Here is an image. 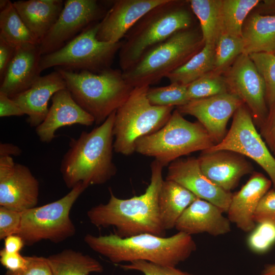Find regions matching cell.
<instances>
[{
    "instance_id": "33",
    "label": "cell",
    "mask_w": 275,
    "mask_h": 275,
    "mask_svg": "<svg viewBox=\"0 0 275 275\" xmlns=\"http://www.w3.org/2000/svg\"><path fill=\"white\" fill-rule=\"evenodd\" d=\"M187 86L174 82L164 87H149L147 97L153 105L179 107L189 101L187 96Z\"/></svg>"
},
{
    "instance_id": "32",
    "label": "cell",
    "mask_w": 275,
    "mask_h": 275,
    "mask_svg": "<svg viewBox=\"0 0 275 275\" xmlns=\"http://www.w3.org/2000/svg\"><path fill=\"white\" fill-rule=\"evenodd\" d=\"M242 38L222 34L215 45L214 67L212 73L223 75L236 58L244 52Z\"/></svg>"
},
{
    "instance_id": "48",
    "label": "cell",
    "mask_w": 275,
    "mask_h": 275,
    "mask_svg": "<svg viewBox=\"0 0 275 275\" xmlns=\"http://www.w3.org/2000/svg\"><path fill=\"white\" fill-rule=\"evenodd\" d=\"M271 53H272L273 54L275 55V47L274 48L273 50L272 51Z\"/></svg>"
},
{
    "instance_id": "18",
    "label": "cell",
    "mask_w": 275,
    "mask_h": 275,
    "mask_svg": "<svg viewBox=\"0 0 275 275\" xmlns=\"http://www.w3.org/2000/svg\"><path fill=\"white\" fill-rule=\"evenodd\" d=\"M203 173L212 183L230 192L240 179L253 172V167L241 155L227 151H203L197 158Z\"/></svg>"
},
{
    "instance_id": "37",
    "label": "cell",
    "mask_w": 275,
    "mask_h": 275,
    "mask_svg": "<svg viewBox=\"0 0 275 275\" xmlns=\"http://www.w3.org/2000/svg\"><path fill=\"white\" fill-rule=\"evenodd\" d=\"M125 270H136L144 275H193L183 271L174 266L159 265L143 260L130 262L128 264L120 265Z\"/></svg>"
},
{
    "instance_id": "3",
    "label": "cell",
    "mask_w": 275,
    "mask_h": 275,
    "mask_svg": "<svg viewBox=\"0 0 275 275\" xmlns=\"http://www.w3.org/2000/svg\"><path fill=\"white\" fill-rule=\"evenodd\" d=\"M89 248L114 263L143 260L176 267L188 259L197 248L191 235L181 232L168 237L143 233L127 238L115 234L84 238Z\"/></svg>"
},
{
    "instance_id": "49",
    "label": "cell",
    "mask_w": 275,
    "mask_h": 275,
    "mask_svg": "<svg viewBox=\"0 0 275 275\" xmlns=\"http://www.w3.org/2000/svg\"><path fill=\"white\" fill-rule=\"evenodd\" d=\"M274 154H275V151L274 152Z\"/></svg>"
},
{
    "instance_id": "5",
    "label": "cell",
    "mask_w": 275,
    "mask_h": 275,
    "mask_svg": "<svg viewBox=\"0 0 275 275\" xmlns=\"http://www.w3.org/2000/svg\"><path fill=\"white\" fill-rule=\"evenodd\" d=\"M75 101L100 125L127 100L133 89L122 71L111 68L99 73L56 68Z\"/></svg>"
},
{
    "instance_id": "21",
    "label": "cell",
    "mask_w": 275,
    "mask_h": 275,
    "mask_svg": "<svg viewBox=\"0 0 275 275\" xmlns=\"http://www.w3.org/2000/svg\"><path fill=\"white\" fill-rule=\"evenodd\" d=\"M270 179L254 172L241 189L232 194L227 211L231 223L244 232H251L256 226L254 216L259 202L269 190Z\"/></svg>"
},
{
    "instance_id": "35",
    "label": "cell",
    "mask_w": 275,
    "mask_h": 275,
    "mask_svg": "<svg viewBox=\"0 0 275 275\" xmlns=\"http://www.w3.org/2000/svg\"><path fill=\"white\" fill-rule=\"evenodd\" d=\"M249 56L264 81L269 110L275 104V55L270 52H258Z\"/></svg>"
},
{
    "instance_id": "36",
    "label": "cell",
    "mask_w": 275,
    "mask_h": 275,
    "mask_svg": "<svg viewBox=\"0 0 275 275\" xmlns=\"http://www.w3.org/2000/svg\"><path fill=\"white\" fill-rule=\"evenodd\" d=\"M275 243V225L269 222L257 224L247 239L249 248L253 252L262 254Z\"/></svg>"
},
{
    "instance_id": "26",
    "label": "cell",
    "mask_w": 275,
    "mask_h": 275,
    "mask_svg": "<svg viewBox=\"0 0 275 275\" xmlns=\"http://www.w3.org/2000/svg\"><path fill=\"white\" fill-rule=\"evenodd\" d=\"M198 198L179 183L163 180L158 198V207L161 223L166 231L175 228L184 210Z\"/></svg>"
},
{
    "instance_id": "39",
    "label": "cell",
    "mask_w": 275,
    "mask_h": 275,
    "mask_svg": "<svg viewBox=\"0 0 275 275\" xmlns=\"http://www.w3.org/2000/svg\"><path fill=\"white\" fill-rule=\"evenodd\" d=\"M256 224L269 222L275 225V190H269L262 198L255 211Z\"/></svg>"
},
{
    "instance_id": "14",
    "label": "cell",
    "mask_w": 275,
    "mask_h": 275,
    "mask_svg": "<svg viewBox=\"0 0 275 275\" xmlns=\"http://www.w3.org/2000/svg\"><path fill=\"white\" fill-rule=\"evenodd\" d=\"M39 190V182L28 167L11 156L0 157V206L20 212L35 207Z\"/></svg>"
},
{
    "instance_id": "28",
    "label": "cell",
    "mask_w": 275,
    "mask_h": 275,
    "mask_svg": "<svg viewBox=\"0 0 275 275\" xmlns=\"http://www.w3.org/2000/svg\"><path fill=\"white\" fill-rule=\"evenodd\" d=\"M260 2L259 0H221L218 37L226 34L242 38L244 22Z\"/></svg>"
},
{
    "instance_id": "16",
    "label": "cell",
    "mask_w": 275,
    "mask_h": 275,
    "mask_svg": "<svg viewBox=\"0 0 275 275\" xmlns=\"http://www.w3.org/2000/svg\"><path fill=\"white\" fill-rule=\"evenodd\" d=\"M166 180L181 185L198 198L210 202L223 212H227L232 194L212 183L203 173L198 158L178 159L168 167Z\"/></svg>"
},
{
    "instance_id": "42",
    "label": "cell",
    "mask_w": 275,
    "mask_h": 275,
    "mask_svg": "<svg viewBox=\"0 0 275 275\" xmlns=\"http://www.w3.org/2000/svg\"><path fill=\"white\" fill-rule=\"evenodd\" d=\"M261 134L269 148L275 151V104L269 109L267 119L260 128Z\"/></svg>"
},
{
    "instance_id": "40",
    "label": "cell",
    "mask_w": 275,
    "mask_h": 275,
    "mask_svg": "<svg viewBox=\"0 0 275 275\" xmlns=\"http://www.w3.org/2000/svg\"><path fill=\"white\" fill-rule=\"evenodd\" d=\"M26 267L16 271L7 270L5 275H52L47 257L37 256H26Z\"/></svg>"
},
{
    "instance_id": "45",
    "label": "cell",
    "mask_w": 275,
    "mask_h": 275,
    "mask_svg": "<svg viewBox=\"0 0 275 275\" xmlns=\"http://www.w3.org/2000/svg\"><path fill=\"white\" fill-rule=\"evenodd\" d=\"M24 245L22 239L17 234L9 236L4 239V249L8 253H19Z\"/></svg>"
},
{
    "instance_id": "7",
    "label": "cell",
    "mask_w": 275,
    "mask_h": 275,
    "mask_svg": "<svg viewBox=\"0 0 275 275\" xmlns=\"http://www.w3.org/2000/svg\"><path fill=\"white\" fill-rule=\"evenodd\" d=\"M214 145L199 122L187 120L175 109L160 129L137 140L135 152L154 157L164 167L182 156L206 150Z\"/></svg>"
},
{
    "instance_id": "24",
    "label": "cell",
    "mask_w": 275,
    "mask_h": 275,
    "mask_svg": "<svg viewBox=\"0 0 275 275\" xmlns=\"http://www.w3.org/2000/svg\"><path fill=\"white\" fill-rule=\"evenodd\" d=\"M13 5L40 43L58 19L64 2L62 0H28L14 2Z\"/></svg>"
},
{
    "instance_id": "41",
    "label": "cell",
    "mask_w": 275,
    "mask_h": 275,
    "mask_svg": "<svg viewBox=\"0 0 275 275\" xmlns=\"http://www.w3.org/2000/svg\"><path fill=\"white\" fill-rule=\"evenodd\" d=\"M0 262L7 270L16 271L26 267L28 259L19 253H8L3 249L0 251Z\"/></svg>"
},
{
    "instance_id": "4",
    "label": "cell",
    "mask_w": 275,
    "mask_h": 275,
    "mask_svg": "<svg viewBox=\"0 0 275 275\" xmlns=\"http://www.w3.org/2000/svg\"><path fill=\"white\" fill-rule=\"evenodd\" d=\"M188 1L167 0L145 14L128 32L119 51L122 71L133 66L153 46L180 30L194 26Z\"/></svg>"
},
{
    "instance_id": "8",
    "label": "cell",
    "mask_w": 275,
    "mask_h": 275,
    "mask_svg": "<svg viewBox=\"0 0 275 275\" xmlns=\"http://www.w3.org/2000/svg\"><path fill=\"white\" fill-rule=\"evenodd\" d=\"M149 88H134L127 100L116 112L114 149L118 153L128 156L135 152L137 140L160 129L174 111L173 106L151 104L147 97Z\"/></svg>"
},
{
    "instance_id": "10",
    "label": "cell",
    "mask_w": 275,
    "mask_h": 275,
    "mask_svg": "<svg viewBox=\"0 0 275 275\" xmlns=\"http://www.w3.org/2000/svg\"><path fill=\"white\" fill-rule=\"evenodd\" d=\"M100 21L92 23L63 47L42 56L41 72L51 67L99 73L111 68L121 42L100 41L96 38Z\"/></svg>"
},
{
    "instance_id": "2",
    "label": "cell",
    "mask_w": 275,
    "mask_h": 275,
    "mask_svg": "<svg viewBox=\"0 0 275 275\" xmlns=\"http://www.w3.org/2000/svg\"><path fill=\"white\" fill-rule=\"evenodd\" d=\"M116 112L91 131H83L77 138L70 139L60 166L68 188L72 189L79 183L87 187L102 184L116 175L113 160Z\"/></svg>"
},
{
    "instance_id": "38",
    "label": "cell",
    "mask_w": 275,
    "mask_h": 275,
    "mask_svg": "<svg viewBox=\"0 0 275 275\" xmlns=\"http://www.w3.org/2000/svg\"><path fill=\"white\" fill-rule=\"evenodd\" d=\"M21 221V212L0 206V239L17 234Z\"/></svg>"
},
{
    "instance_id": "47",
    "label": "cell",
    "mask_w": 275,
    "mask_h": 275,
    "mask_svg": "<svg viewBox=\"0 0 275 275\" xmlns=\"http://www.w3.org/2000/svg\"><path fill=\"white\" fill-rule=\"evenodd\" d=\"M261 275H275V264L267 265L261 272Z\"/></svg>"
},
{
    "instance_id": "25",
    "label": "cell",
    "mask_w": 275,
    "mask_h": 275,
    "mask_svg": "<svg viewBox=\"0 0 275 275\" xmlns=\"http://www.w3.org/2000/svg\"><path fill=\"white\" fill-rule=\"evenodd\" d=\"M244 54L271 52L275 47V14L250 13L242 28Z\"/></svg>"
},
{
    "instance_id": "17",
    "label": "cell",
    "mask_w": 275,
    "mask_h": 275,
    "mask_svg": "<svg viewBox=\"0 0 275 275\" xmlns=\"http://www.w3.org/2000/svg\"><path fill=\"white\" fill-rule=\"evenodd\" d=\"M167 0H117L107 10L97 32V39L117 43L148 11Z\"/></svg>"
},
{
    "instance_id": "23",
    "label": "cell",
    "mask_w": 275,
    "mask_h": 275,
    "mask_svg": "<svg viewBox=\"0 0 275 275\" xmlns=\"http://www.w3.org/2000/svg\"><path fill=\"white\" fill-rule=\"evenodd\" d=\"M218 207L197 198L183 212L175 228L188 235L206 233L217 236L231 231L230 221Z\"/></svg>"
},
{
    "instance_id": "31",
    "label": "cell",
    "mask_w": 275,
    "mask_h": 275,
    "mask_svg": "<svg viewBox=\"0 0 275 275\" xmlns=\"http://www.w3.org/2000/svg\"><path fill=\"white\" fill-rule=\"evenodd\" d=\"M221 0H190V8L200 22L205 44L215 45L218 36L219 10Z\"/></svg>"
},
{
    "instance_id": "22",
    "label": "cell",
    "mask_w": 275,
    "mask_h": 275,
    "mask_svg": "<svg viewBox=\"0 0 275 275\" xmlns=\"http://www.w3.org/2000/svg\"><path fill=\"white\" fill-rule=\"evenodd\" d=\"M41 57L39 45L16 48L1 81L0 91L12 98L28 89L40 76Z\"/></svg>"
},
{
    "instance_id": "9",
    "label": "cell",
    "mask_w": 275,
    "mask_h": 275,
    "mask_svg": "<svg viewBox=\"0 0 275 275\" xmlns=\"http://www.w3.org/2000/svg\"><path fill=\"white\" fill-rule=\"evenodd\" d=\"M87 188L79 183L61 199L22 212L17 235L21 237L24 245L31 246L43 240L58 243L73 236L76 230L70 212Z\"/></svg>"
},
{
    "instance_id": "20",
    "label": "cell",
    "mask_w": 275,
    "mask_h": 275,
    "mask_svg": "<svg viewBox=\"0 0 275 275\" xmlns=\"http://www.w3.org/2000/svg\"><path fill=\"white\" fill-rule=\"evenodd\" d=\"M66 89V82L57 70L44 76H40L25 91L12 99L28 116V122L31 127H37L45 119L48 112V103L53 94Z\"/></svg>"
},
{
    "instance_id": "12",
    "label": "cell",
    "mask_w": 275,
    "mask_h": 275,
    "mask_svg": "<svg viewBox=\"0 0 275 275\" xmlns=\"http://www.w3.org/2000/svg\"><path fill=\"white\" fill-rule=\"evenodd\" d=\"M107 10L96 0H67L54 25L39 45L42 56L63 47L89 25L101 21Z\"/></svg>"
},
{
    "instance_id": "29",
    "label": "cell",
    "mask_w": 275,
    "mask_h": 275,
    "mask_svg": "<svg viewBox=\"0 0 275 275\" xmlns=\"http://www.w3.org/2000/svg\"><path fill=\"white\" fill-rule=\"evenodd\" d=\"M0 39L15 48L40 44L21 19L13 2L8 0L1 9Z\"/></svg>"
},
{
    "instance_id": "11",
    "label": "cell",
    "mask_w": 275,
    "mask_h": 275,
    "mask_svg": "<svg viewBox=\"0 0 275 275\" xmlns=\"http://www.w3.org/2000/svg\"><path fill=\"white\" fill-rule=\"evenodd\" d=\"M233 117L231 127L224 139L205 151L227 150L250 158L268 175L275 190V158L257 131L249 109L243 104Z\"/></svg>"
},
{
    "instance_id": "30",
    "label": "cell",
    "mask_w": 275,
    "mask_h": 275,
    "mask_svg": "<svg viewBox=\"0 0 275 275\" xmlns=\"http://www.w3.org/2000/svg\"><path fill=\"white\" fill-rule=\"evenodd\" d=\"M215 45L205 44L204 47L187 62L167 76L171 83L188 85L212 72Z\"/></svg>"
},
{
    "instance_id": "1",
    "label": "cell",
    "mask_w": 275,
    "mask_h": 275,
    "mask_svg": "<svg viewBox=\"0 0 275 275\" xmlns=\"http://www.w3.org/2000/svg\"><path fill=\"white\" fill-rule=\"evenodd\" d=\"M150 167V183L143 194L122 199L109 189L110 198L107 203L99 204L87 211L91 223L98 228L113 226L115 234L121 238L143 233L164 237L165 230L158 207L159 194L164 180L163 167L155 160Z\"/></svg>"
},
{
    "instance_id": "6",
    "label": "cell",
    "mask_w": 275,
    "mask_h": 275,
    "mask_svg": "<svg viewBox=\"0 0 275 275\" xmlns=\"http://www.w3.org/2000/svg\"><path fill=\"white\" fill-rule=\"evenodd\" d=\"M200 28L178 31L146 51L131 67L122 71L133 88L150 86L183 65L204 46Z\"/></svg>"
},
{
    "instance_id": "13",
    "label": "cell",
    "mask_w": 275,
    "mask_h": 275,
    "mask_svg": "<svg viewBox=\"0 0 275 275\" xmlns=\"http://www.w3.org/2000/svg\"><path fill=\"white\" fill-rule=\"evenodd\" d=\"M229 91L239 97L260 128L269 112L263 78L248 54L242 53L223 74Z\"/></svg>"
},
{
    "instance_id": "34",
    "label": "cell",
    "mask_w": 275,
    "mask_h": 275,
    "mask_svg": "<svg viewBox=\"0 0 275 275\" xmlns=\"http://www.w3.org/2000/svg\"><path fill=\"white\" fill-rule=\"evenodd\" d=\"M230 92L223 75L211 72L187 86V96L189 101L207 98Z\"/></svg>"
},
{
    "instance_id": "27",
    "label": "cell",
    "mask_w": 275,
    "mask_h": 275,
    "mask_svg": "<svg viewBox=\"0 0 275 275\" xmlns=\"http://www.w3.org/2000/svg\"><path fill=\"white\" fill-rule=\"evenodd\" d=\"M52 275H90L101 273L103 267L91 256L66 249L47 257Z\"/></svg>"
},
{
    "instance_id": "15",
    "label": "cell",
    "mask_w": 275,
    "mask_h": 275,
    "mask_svg": "<svg viewBox=\"0 0 275 275\" xmlns=\"http://www.w3.org/2000/svg\"><path fill=\"white\" fill-rule=\"evenodd\" d=\"M243 104L237 96L227 92L191 100L176 109L182 115H189L196 118L216 144L227 134V125L230 118Z\"/></svg>"
},
{
    "instance_id": "43",
    "label": "cell",
    "mask_w": 275,
    "mask_h": 275,
    "mask_svg": "<svg viewBox=\"0 0 275 275\" xmlns=\"http://www.w3.org/2000/svg\"><path fill=\"white\" fill-rule=\"evenodd\" d=\"M24 114L18 104L5 93L0 91V117L21 116Z\"/></svg>"
},
{
    "instance_id": "44",
    "label": "cell",
    "mask_w": 275,
    "mask_h": 275,
    "mask_svg": "<svg viewBox=\"0 0 275 275\" xmlns=\"http://www.w3.org/2000/svg\"><path fill=\"white\" fill-rule=\"evenodd\" d=\"M16 49L0 39L1 81L2 80L7 67L14 55Z\"/></svg>"
},
{
    "instance_id": "46",
    "label": "cell",
    "mask_w": 275,
    "mask_h": 275,
    "mask_svg": "<svg viewBox=\"0 0 275 275\" xmlns=\"http://www.w3.org/2000/svg\"><path fill=\"white\" fill-rule=\"evenodd\" d=\"M21 150L17 146L10 143L0 144V157L18 156L21 153Z\"/></svg>"
},
{
    "instance_id": "19",
    "label": "cell",
    "mask_w": 275,
    "mask_h": 275,
    "mask_svg": "<svg viewBox=\"0 0 275 275\" xmlns=\"http://www.w3.org/2000/svg\"><path fill=\"white\" fill-rule=\"evenodd\" d=\"M51 101L45 119L36 128L42 142H51L56 137V131L62 127L74 124L90 126L95 123L93 117L75 101L67 89L55 93Z\"/></svg>"
}]
</instances>
